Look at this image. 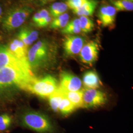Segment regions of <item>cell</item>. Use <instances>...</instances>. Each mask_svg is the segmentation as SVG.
Wrapping results in <instances>:
<instances>
[{
  "instance_id": "6da1fadb",
  "label": "cell",
  "mask_w": 133,
  "mask_h": 133,
  "mask_svg": "<svg viewBox=\"0 0 133 133\" xmlns=\"http://www.w3.org/2000/svg\"><path fill=\"white\" fill-rule=\"evenodd\" d=\"M36 78L27 60L15 57L7 46L0 44V114L8 112L19 92L27 91Z\"/></svg>"
},
{
  "instance_id": "7a4b0ae2",
  "label": "cell",
  "mask_w": 133,
  "mask_h": 133,
  "mask_svg": "<svg viewBox=\"0 0 133 133\" xmlns=\"http://www.w3.org/2000/svg\"><path fill=\"white\" fill-rule=\"evenodd\" d=\"M57 44L52 41L48 39L38 41L27 52V61L31 70L33 71L54 66L57 62Z\"/></svg>"
},
{
  "instance_id": "3957f363",
  "label": "cell",
  "mask_w": 133,
  "mask_h": 133,
  "mask_svg": "<svg viewBox=\"0 0 133 133\" xmlns=\"http://www.w3.org/2000/svg\"><path fill=\"white\" fill-rule=\"evenodd\" d=\"M15 123L24 128L36 133H55L56 128L48 115L38 111L26 110L19 112L15 118Z\"/></svg>"
},
{
  "instance_id": "277c9868",
  "label": "cell",
  "mask_w": 133,
  "mask_h": 133,
  "mask_svg": "<svg viewBox=\"0 0 133 133\" xmlns=\"http://www.w3.org/2000/svg\"><path fill=\"white\" fill-rule=\"evenodd\" d=\"M58 89L56 79L48 75L41 78H36L29 86L27 91L40 97L48 98Z\"/></svg>"
},
{
  "instance_id": "5b68a950",
  "label": "cell",
  "mask_w": 133,
  "mask_h": 133,
  "mask_svg": "<svg viewBox=\"0 0 133 133\" xmlns=\"http://www.w3.org/2000/svg\"><path fill=\"white\" fill-rule=\"evenodd\" d=\"M33 10L28 6L15 8L6 14L3 21V27L7 31H11L20 27L24 23Z\"/></svg>"
},
{
  "instance_id": "8992f818",
  "label": "cell",
  "mask_w": 133,
  "mask_h": 133,
  "mask_svg": "<svg viewBox=\"0 0 133 133\" xmlns=\"http://www.w3.org/2000/svg\"><path fill=\"white\" fill-rule=\"evenodd\" d=\"M83 108H90L100 107L105 104L107 98L105 93L96 89L85 88L82 90Z\"/></svg>"
},
{
  "instance_id": "52a82bcc",
  "label": "cell",
  "mask_w": 133,
  "mask_h": 133,
  "mask_svg": "<svg viewBox=\"0 0 133 133\" xmlns=\"http://www.w3.org/2000/svg\"><path fill=\"white\" fill-rule=\"evenodd\" d=\"M83 37L77 35H66L63 39V48L65 55L72 57L78 54L85 44Z\"/></svg>"
},
{
  "instance_id": "ba28073f",
  "label": "cell",
  "mask_w": 133,
  "mask_h": 133,
  "mask_svg": "<svg viewBox=\"0 0 133 133\" xmlns=\"http://www.w3.org/2000/svg\"><path fill=\"white\" fill-rule=\"evenodd\" d=\"M99 47L95 41H91L84 44L79 52L81 61L87 65H92L98 58Z\"/></svg>"
},
{
  "instance_id": "9c48e42d",
  "label": "cell",
  "mask_w": 133,
  "mask_h": 133,
  "mask_svg": "<svg viewBox=\"0 0 133 133\" xmlns=\"http://www.w3.org/2000/svg\"><path fill=\"white\" fill-rule=\"evenodd\" d=\"M82 87V81L79 78L71 73L63 71L60 76V88L61 90L68 92L80 91Z\"/></svg>"
},
{
  "instance_id": "30bf717a",
  "label": "cell",
  "mask_w": 133,
  "mask_h": 133,
  "mask_svg": "<svg viewBox=\"0 0 133 133\" xmlns=\"http://www.w3.org/2000/svg\"><path fill=\"white\" fill-rule=\"evenodd\" d=\"M117 11L114 6L104 5L98 11V16L100 23L104 27H111L114 24Z\"/></svg>"
},
{
  "instance_id": "8fae6325",
  "label": "cell",
  "mask_w": 133,
  "mask_h": 133,
  "mask_svg": "<svg viewBox=\"0 0 133 133\" xmlns=\"http://www.w3.org/2000/svg\"><path fill=\"white\" fill-rule=\"evenodd\" d=\"M7 46L10 52L15 57L21 60H27L28 48L18 38L13 39Z\"/></svg>"
},
{
  "instance_id": "7c38bea8",
  "label": "cell",
  "mask_w": 133,
  "mask_h": 133,
  "mask_svg": "<svg viewBox=\"0 0 133 133\" xmlns=\"http://www.w3.org/2000/svg\"><path fill=\"white\" fill-rule=\"evenodd\" d=\"M38 37V33L37 31L28 27L21 29L18 34V38L24 43L27 48L32 45Z\"/></svg>"
},
{
  "instance_id": "4fadbf2b",
  "label": "cell",
  "mask_w": 133,
  "mask_h": 133,
  "mask_svg": "<svg viewBox=\"0 0 133 133\" xmlns=\"http://www.w3.org/2000/svg\"><path fill=\"white\" fill-rule=\"evenodd\" d=\"M98 3L99 2L97 0H87L84 5L72 11L74 14L78 16L88 17L94 14Z\"/></svg>"
},
{
  "instance_id": "5bb4252c",
  "label": "cell",
  "mask_w": 133,
  "mask_h": 133,
  "mask_svg": "<svg viewBox=\"0 0 133 133\" xmlns=\"http://www.w3.org/2000/svg\"><path fill=\"white\" fill-rule=\"evenodd\" d=\"M15 120L14 117L8 112L0 114V133H8L14 127Z\"/></svg>"
},
{
  "instance_id": "9a60e30c",
  "label": "cell",
  "mask_w": 133,
  "mask_h": 133,
  "mask_svg": "<svg viewBox=\"0 0 133 133\" xmlns=\"http://www.w3.org/2000/svg\"><path fill=\"white\" fill-rule=\"evenodd\" d=\"M83 83L86 88L91 89L98 88L101 84L98 75L93 71H87L84 74Z\"/></svg>"
},
{
  "instance_id": "2e32d148",
  "label": "cell",
  "mask_w": 133,
  "mask_h": 133,
  "mask_svg": "<svg viewBox=\"0 0 133 133\" xmlns=\"http://www.w3.org/2000/svg\"><path fill=\"white\" fill-rule=\"evenodd\" d=\"M62 91L63 92L65 96L71 102L76 108L83 107L82 101V90L75 92H68L63 90Z\"/></svg>"
},
{
  "instance_id": "e0dca14e",
  "label": "cell",
  "mask_w": 133,
  "mask_h": 133,
  "mask_svg": "<svg viewBox=\"0 0 133 133\" xmlns=\"http://www.w3.org/2000/svg\"><path fill=\"white\" fill-rule=\"evenodd\" d=\"M64 96L65 95L62 90L58 88L57 90L48 98L49 105L54 111H58L59 106Z\"/></svg>"
},
{
  "instance_id": "ac0fdd59",
  "label": "cell",
  "mask_w": 133,
  "mask_h": 133,
  "mask_svg": "<svg viewBox=\"0 0 133 133\" xmlns=\"http://www.w3.org/2000/svg\"><path fill=\"white\" fill-rule=\"evenodd\" d=\"M81 32L79 18H75L69 21L66 26L61 30V33L66 35H75Z\"/></svg>"
},
{
  "instance_id": "d6986e66",
  "label": "cell",
  "mask_w": 133,
  "mask_h": 133,
  "mask_svg": "<svg viewBox=\"0 0 133 133\" xmlns=\"http://www.w3.org/2000/svg\"><path fill=\"white\" fill-rule=\"evenodd\" d=\"M69 20L70 15L66 12L54 18L50 24V27L53 29L64 28L69 23Z\"/></svg>"
},
{
  "instance_id": "ffe728a7",
  "label": "cell",
  "mask_w": 133,
  "mask_h": 133,
  "mask_svg": "<svg viewBox=\"0 0 133 133\" xmlns=\"http://www.w3.org/2000/svg\"><path fill=\"white\" fill-rule=\"evenodd\" d=\"M68 9V7L66 3L58 2L50 5L49 8V13L52 17L55 18L61 14L66 13Z\"/></svg>"
},
{
  "instance_id": "44dd1931",
  "label": "cell",
  "mask_w": 133,
  "mask_h": 133,
  "mask_svg": "<svg viewBox=\"0 0 133 133\" xmlns=\"http://www.w3.org/2000/svg\"><path fill=\"white\" fill-rule=\"evenodd\" d=\"M76 108L65 96L63 98L58 108V111L64 115L72 113Z\"/></svg>"
},
{
  "instance_id": "7402d4cb",
  "label": "cell",
  "mask_w": 133,
  "mask_h": 133,
  "mask_svg": "<svg viewBox=\"0 0 133 133\" xmlns=\"http://www.w3.org/2000/svg\"><path fill=\"white\" fill-rule=\"evenodd\" d=\"M111 3L114 5L117 11L133 10V2L124 0H112L111 1Z\"/></svg>"
},
{
  "instance_id": "603a6c76",
  "label": "cell",
  "mask_w": 133,
  "mask_h": 133,
  "mask_svg": "<svg viewBox=\"0 0 133 133\" xmlns=\"http://www.w3.org/2000/svg\"><path fill=\"white\" fill-rule=\"evenodd\" d=\"M81 31L84 33H89L94 28L93 21L87 16H81L79 18Z\"/></svg>"
},
{
  "instance_id": "cb8c5ba5",
  "label": "cell",
  "mask_w": 133,
  "mask_h": 133,
  "mask_svg": "<svg viewBox=\"0 0 133 133\" xmlns=\"http://www.w3.org/2000/svg\"><path fill=\"white\" fill-rule=\"evenodd\" d=\"M87 0H66V4L68 8L71 10H76L84 5Z\"/></svg>"
},
{
  "instance_id": "d4e9b609",
  "label": "cell",
  "mask_w": 133,
  "mask_h": 133,
  "mask_svg": "<svg viewBox=\"0 0 133 133\" xmlns=\"http://www.w3.org/2000/svg\"><path fill=\"white\" fill-rule=\"evenodd\" d=\"M52 18L51 15H50L49 16H48L47 18L45 19H43L42 21H41L38 24L36 25V26L39 27V28H44L46 26H48V25L51 23V22L52 21Z\"/></svg>"
},
{
  "instance_id": "484cf974",
  "label": "cell",
  "mask_w": 133,
  "mask_h": 133,
  "mask_svg": "<svg viewBox=\"0 0 133 133\" xmlns=\"http://www.w3.org/2000/svg\"><path fill=\"white\" fill-rule=\"evenodd\" d=\"M32 20L33 21L34 23L36 25V26L41 21V17L38 11L34 14L32 18Z\"/></svg>"
},
{
  "instance_id": "4316f807",
  "label": "cell",
  "mask_w": 133,
  "mask_h": 133,
  "mask_svg": "<svg viewBox=\"0 0 133 133\" xmlns=\"http://www.w3.org/2000/svg\"><path fill=\"white\" fill-rule=\"evenodd\" d=\"M38 5L43 6V5H47L48 4L51 3L55 1H56V0H38Z\"/></svg>"
},
{
  "instance_id": "83f0119b",
  "label": "cell",
  "mask_w": 133,
  "mask_h": 133,
  "mask_svg": "<svg viewBox=\"0 0 133 133\" xmlns=\"http://www.w3.org/2000/svg\"><path fill=\"white\" fill-rule=\"evenodd\" d=\"M2 9L0 5V17L2 16Z\"/></svg>"
},
{
  "instance_id": "f1b7e54d",
  "label": "cell",
  "mask_w": 133,
  "mask_h": 133,
  "mask_svg": "<svg viewBox=\"0 0 133 133\" xmlns=\"http://www.w3.org/2000/svg\"><path fill=\"white\" fill-rule=\"evenodd\" d=\"M124 1H131V2H133V0H124Z\"/></svg>"
}]
</instances>
